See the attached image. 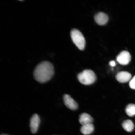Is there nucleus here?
<instances>
[{"label":"nucleus","instance_id":"0eeeda50","mask_svg":"<svg viewBox=\"0 0 135 135\" xmlns=\"http://www.w3.org/2000/svg\"><path fill=\"white\" fill-rule=\"evenodd\" d=\"M132 76L129 73L126 71H121L116 75V78L118 82L121 83H125L130 81Z\"/></svg>","mask_w":135,"mask_h":135},{"label":"nucleus","instance_id":"7ed1b4c3","mask_svg":"<svg viewBox=\"0 0 135 135\" xmlns=\"http://www.w3.org/2000/svg\"><path fill=\"white\" fill-rule=\"evenodd\" d=\"M72 41L79 49L84 50L85 46V40L83 35L79 30L73 29L71 31Z\"/></svg>","mask_w":135,"mask_h":135},{"label":"nucleus","instance_id":"f03ea898","mask_svg":"<svg viewBox=\"0 0 135 135\" xmlns=\"http://www.w3.org/2000/svg\"><path fill=\"white\" fill-rule=\"evenodd\" d=\"M77 79L82 84L89 85L95 82L97 77L92 70L86 69L78 74Z\"/></svg>","mask_w":135,"mask_h":135},{"label":"nucleus","instance_id":"f257e3e1","mask_svg":"<svg viewBox=\"0 0 135 135\" xmlns=\"http://www.w3.org/2000/svg\"><path fill=\"white\" fill-rule=\"evenodd\" d=\"M54 74L53 65L48 61H44L39 64L33 71V76L40 83H45L49 81Z\"/></svg>","mask_w":135,"mask_h":135},{"label":"nucleus","instance_id":"39448f33","mask_svg":"<svg viewBox=\"0 0 135 135\" xmlns=\"http://www.w3.org/2000/svg\"><path fill=\"white\" fill-rule=\"evenodd\" d=\"M40 119L38 114H34L30 120V127L31 132L33 134L36 133L39 127Z\"/></svg>","mask_w":135,"mask_h":135},{"label":"nucleus","instance_id":"f8f14e48","mask_svg":"<svg viewBox=\"0 0 135 135\" xmlns=\"http://www.w3.org/2000/svg\"><path fill=\"white\" fill-rule=\"evenodd\" d=\"M125 111L128 116L132 117L135 115V104H131L127 106Z\"/></svg>","mask_w":135,"mask_h":135},{"label":"nucleus","instance_id":"9d476101","mask_svg":"<svg viewBox=\"0 0 135 135\" xmlns=\"http://www.w3.org/2000/svg\"><path fill=\"white\" fill-rule=\"evenodd\" d=\"M94 126L92 124L82 126L80 129L81 132L84 135H89L93 132Z\"/></svg>","mask_w":135,"mask_h":135},{"label":"nucleus","instance_id":"1a4fd4ad","mask_svg":"<svg viewBox=\"0 0 135 135\" xmlns=\"http://www.w3.org/2000/svg\"><path fill=\"white\" fill-rule=\"evenodd\" d=\"M79 121L82 126L92 124L93 121V118L89 114L83 113L80 115L79 118Z\"/></svg>","mask_w":135,"mask_h":135},{"label":"nucleus","instance_id":"20e7f679","mask_svg":"<svg viewBox=\"0 0 135 135\" xmlns=\"http://www.w3.org/2000/svg\"><path fill=\"white\" fill-rule=\"evenodd\" d=\"M131 59V55L129 52L126 51H124L117 56L116 60L121 65H126L129 63Z\"/></svg>","mask_w":135,"mask_h":135},{"label":"nucleus","instance_id":"2eb2a0df","mask_svg":"<svg viewBox=\"0 0 135 135\" xmlns=\"http://www.w3.org/2000/svg\"><path fill=\"white\" fill-rule=\"evenodd\" d=\"M1 135H9L7 134H1Z\"/></svg>","mask_w":135,"mask_h":135},{"label":"nucleus","instance_id":"ddd939ff","mask_svg":"<svg viewBox=\"0 0 135 135\" xmlns=\"http://www.w3.org/2000/svg\"><path fill=\"white\" fill-rule=\"evenodd\" d=\"M129 86L131 89H135V75L130 81Z\"/></svg>","mask_w":135,"mask_h":135},{"label":"nucleus","instance_id":"423d86ee","mask_svg":"<svg viewBox=\"0 0 135 135\" xmlns=\"http://www.w3.org/2000/svg\"><path fill=\"white\" fill-rule=\"evenodd\" d=\"M63 99L64 104L69 109L75 110L77 109L78 105L77 103L70 95L68 94H64Z\"/></svg>","mask_w":135,"mask_h":135},{"label":"nucleus","instance_id":"9b49d317","mask_svg":"<svg viewBox=\"0 0 135 135\" xmlns=\"http://www.w3.org/2000/svg\"><path fill=\"white\" fill-rule=\"evenodd\" d=\"M122 126L123 129L128 132H131L134 129V124L131 120H126L122 123Z\"/></svg>","mask_w":135,"mask_h":135},{"label":"nucleus","instance_id":"4468645a","mask_svg":"<svg viewBox=\"0 0 135 135\" xmlns=\"http://www.w3.org/2000/svg\"><path fill=\"white\" fill-rule=\"evenodd\" d=\"M109 64L110 66L112 67L115 66L116 65L115 62L114 60L111 61L110 62Z\"/></svg>","mask_w":135,"mask_h":135},{"label":"nucleus","instance_id":"6e6552de","mask_svg":"<svg viewBox=\"0 0 135 135\" xmlns=\"http://www.w3.org/2000/svg\"><path fill=\"white\" fill-rule=\"evenodd\" d=\"M94 20L98 25H102L107 23L109 17L107 15L102 12H99L95 15Z\"/></svg>","mask_w":135,"mask_h":135}]
</instances>
